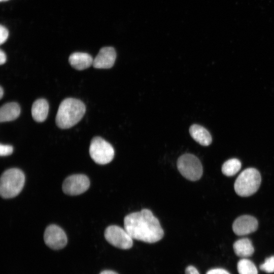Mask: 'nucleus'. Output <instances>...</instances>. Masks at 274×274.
Here are the masks:
<instances>
[{
	"mask_svg": "<svg viewBox=\"0 0 274 274\" xmlns=\"http://www.w3.org/2000/svg\"><path fill=\"white\" fill-rule=\"evenodd\" d=\"M90 181L86 175L75 174L68 176L63 181L62 190L69 195H78L88 190Z\"/></svg>",
	"mask_w": 274,
	"mask_h": 274,
	"instance_id": "obj_8",
	"label": "nucleus"
},
{
	"mask_svg": "<svg viewBox=\"0 0 274 274\" xmlns=\"http://www.w3.org/2000/svg\"><path fill=\"white\" fill-rule=\"evenodd\" d=\"M185 274H199V273L195 267L189 265L185 269Z\"/></svg>",
	"mask_w": 274,
	"mask_h": 274,
	"instance_id": "obj_23",
	"label": "nucleus"
},
{
	"mask_svg": "<svg viewBox=\"0 0 274 274\" xmlns=\"http://www.w3.org/2000/svg\"><path fill=\"white\" fill-rule=\"evenodd\" d=\"M20 114L19 105L15 102H8L0 109V122L13 121L17 119Z\"/></svg>",
	"mask_w": 274,
	"mask_h": 274,
	"instance_id": "obj_14",
	"label": "nucleus"
},
{
	"mask_svg": "<svg viewBox=\"0 0 274 274\" xmlns=\"http://www.w3.org/2000/svg\"><path fill=\"white\" fill-rule=\"evenodd\" d=\"M261 181L258 170L254 168H246L241 172L235 181V192L242 197L252 195L259 189Z\"/></svg>",
	"mask_w": 274,
	"mask_h": 274,
	"instance_id": "obj_4",
	"label": "nucleus"
},
{
	"mask_svg": "<svg viewBox=\"0 0 274 274\" xmlns=\"http://www.w3.org/2000/svg\"><path fill=\"white\" fill-rule=\"evenodd\" d=\"M177 166L180 174L186 179L195 181L200 179L203 173L201 163L195 155L186 153L178 159Z\"/></svg>",
	"mask_w": 274,
	"mask_h": 274,
	"instance_id": "obj_5",
	"label": "nucleus"
},
{
	"mask_svg": "<svg viewBox=\"0 0 274 274\" xmlns=\"http://www.w3.org/2000/svg\"><path fill=\"white\" fill-rule=\"evenodd\" d=\"M6 57L7 56L5 53L2 49H1L0 50V64L1 65H2L6 62V59H7Z\"/></svg>",
	"mask_w": 274,
	"mask_h": 274,
	"instance_id": "obj_24",
	"label": "nucleus"
},
{
	"mask_svg": "<svg viewBox=\"0 0 274 274\" xmlns=\"http://www.w3.org/2000/svg\"><path fill=\"white\" fill-rule=\"evenodd\" d=\"M189 132L191 137L202 146H207L212 143V139L210 133L201 125H192L189 128Z\"/></svg>",
	"mask_w": 274,
	"mask_h": 274,
	"instance_id": "obj_13",
	"label": "nucleus"
},
{
	"mask_svg": "<svg viewBox=\"0 0 274 274\" xmlns=\"http://www.w3.org/2000/svg\"><path fill=\"white\" fill-rule=\"evenodd\" d=\"M100 274H118L116 272L112 270H106L102 271Z\"/></svg>",
	"mask_w": 274,
	"mask_h": 274,
	"instance_id": "obj_25",
	"label": "nucleus"
},
{
	"mask_svg": "<svg viewBox=\"0 0 274 274\" xmlns=\"http://www.w3.org/2000/svg\"><path fill=\"white\" fill-rule=\"evenodd\" d=\"M258 226L257 219L250 215L237 218L233 223L232 229L237 235H245L255 231Z\"/></svg>",
	"mask_w": 274,
	"mask_h": 274,
	"instance_id": "obj_10",
	"label": "nucleus"
},
{
	"mask_svg": "<svg viewBox=\"0 0 274 274\" xmlns=\"http://www.w3.org/2000/svg\"><path fill=\"white\" fill-rule=\"evenodd\" d=\"M45 244L53 250L64 248L67 242V238L64 230L59 226L51 224L45 229L44 234Z\"/></svg>",
	"mask_w": 274,
	"mask_h": 274,
	"instance_id": "obj_9",
	"label": "nucleus"
},
{
	"mask_svg": "<svg viewBox=\"0 0 274 274\" xmlns=\"http://www.w3.org/2000/svg\"><path fill=\"white\" fill-rule=\"evenodd\" d=\"M206 274H230L227 270L223 268H214L208 271Z\"/></svg>",
	"mask_w": 274,
	"mask_h": 274,
	"instance_id": "obj_22",
	"label": "nucleus"
},
{
	"mask_svg": "<svg viewBox=\"0 0 274 274\" xmlns=\"http://www.w3.org/2000/svg\"><path fill=\"white\" fill-rule=\"evenodd\" d=\"M124 227L133 239L146 243H156L164 235L158 219L148 209L126 215Z\"/></svg>",
	"mask_w": 274,
	"mask_h": 274,
	"instance_id": "obj_1",
	"label": "nucleus"
},
{
	"mask_svg": "<svg viewBox=\"0 0 274 274\" xmlns=\"http://www.w3.org/2000/svg\"><path fill=\"white\" fill-rule=\"evenodd\" d=\"M13 152V148L9 145H0V155L1 156H6L11 155Z\"/></svg>",
	"mask_w": 274,
	"mask_h": 274,
	"instance_id": "obj_20",
	"label": "nucleus"
},
{
	"mask_svg": "<svg viewBox=\"0 0 274 274\" xmlns=\"http://www.w3.org/2000/svg\"><path fill=\"white\" fill-rule=\"evenodd\" d=\"M86 112L85 104L80 100L67 98L59 105L55 118L57 126L61 129L70 128L78 123Z\"/></svg>",
	"mask_w": 274,
	"mask_h": 274,
	"instance_id": "obj_2",
	"label": "nucleus"
},
{
	"mask_svg": "<svg viewBox=\"0 0 274 274\" xmlns=\"http://www.w3.org/2000/svg\"><path fill=\"white\" fill-rule=\"evenodd\" d=\"M4 95V90L2 86L0 87V98L1 99L3 97Z\"/></svg>",
	"mask_w": 274,
	"mask_h": 274,
	"instance_id": "obj_26",
	"label": "nucleus"
},
{
	"mask_svg": "<svg viewBox=\"0 0 274 274\" xmlns=\"http://www.w3.org/2000/svg\"><path fill=\"white\" fill-rule=\"evenodd\" d=\"M260 269L267 273L274 272V256L266 258L264 262L260 265Z\"/></svg>",
	"mask_w": 274,
	"mask_h": 274,
	"instance_id": "obj_19",
	"label": "nucleus"
},
{
	"mask_svg": "<svg viewBox=\"0 0 274 274\" xmlns=\"http://www.w3.org/2000/svg\"><path fill=\"white\" fill-rule=\"evenodd\" d=\"M116 58V52L112 47L101 48L93 59V66L96 68H109L112 67Z\"/></svg>",
	"mask_w": 274,
	"mask_h": 274,
	"instance_id": "obj_11",
	"label": "nucleus"
},
{
	"mask_svg": "<svg viewBox=\"0 0 274 274\" xmlns=\"http://www.w3.org/2000/svg\"><path fill=\"white\" fill-rule=\"evenodd\" d=\"M31 115L37 122L44 121L48 116L49 105L47 101L44 98H40L35 101L31 107Z\"/></svg>",
	"mask_w": 274,
	"mask_h": 274,
	"instance_id": "obj_15",
	"label": "nucleus"
},
{
	"mask_svg": "<svg viewBox=\"0 0 274 274\" xmlns=\"http://www.w3.org/2000/svg\"><path fill=\"white\" fill-rule=\"evenodd\" d=\"M113 146L101 137H94L90 144L89 154L92 160L98 164L110 163L114 157Z\"/></svg>",
	"mask_w": 274,
	"mask_h": 274,
	"instance_id": "obj_6",
	"label": "nucleus"
},
{
	"mask_svg": "<svg viewBox=\"0 0 274 274\" xmlns=\"http://www.w3.org/2000/svg\"><path fill=\"white\" fill-rule=\"evenodd\" d=\"M104 235L107 242L116 248L126 250L132 247L133 238L124 228L110 225L106 229Z\"/></svg>",
	"mask_w": 274,
	"mask_h": 274,
	"instance_id": "obj_7",
	"label": "nucleus"
},
{
	"mask_svg": "<svg viewBox=\"0 0 274 274\" xmlns=\"http://www.w3.org/2000/svg\"><path fill=\"white\" fill-rule=\"evenodd\" d=\"M1 2H4V1H8V0H0Z\"/></svg>",
	"mask_w": 274,
	"mask_h": 274,
	"instance_id": "obj_27",
	"label": "nucleus"
},
{
	"mask_svg": "<svg viewBox=\"0 0 274 274\" xmlns=\"http://www.w3.org/2000/svg\"><path fill=\"white\" fill-rule=\"evenodd\" d=\"M25 176L17 168L5 171L1 177L0 194L4 198H11L18 195L23 188Z\"/></svg>",
	"mask_w": 274,
	"mask_h": 274,
	"instance_id": "obj_3",
	"label": "nucleus"
},
{
	"mask_svg": "<svg viewBox=\"0 0 274 274\" xmlns=\"http://www.w3.org/2000/svg\"><path fill=\"white\" fill-rule=\"evenodd\" d=\"M239 274H258L257 268L254 263L247 259H242L237 264Z\"/></svg>",
	"mask_w": 274,
	"mask_h": 274,
	"instance_id": "obj_18",
	"label": "nucleus"
},
{
	"mask_svg": "<svg viewBox=\"0 0 274 274\" xmlns=\"http://www.w3.org/2000/svg\"><path fill=\"white\" fill-rule=\"evenodd\" d=\"M242 164L236 158H232L226 161L222 166V172L226 176L235 175L241 169Z\"/></svg>",
	"mask_w": 274,
	"mask_h": 274,
	"instance_id": "obj_17",
	"label": "nucleus"
},
{
	"mask_svg": "<svg viewBox=\"0 0 274 274\" xmlns=\"http://www.w3.org/2000/svg\"><path fill=\"white\" fill-rule=\"evenodd\" d=\"M235 254L241 257L251 256L254 252V247L251 241L248 238L239 239L233 244Z\"/></svg>",
	"mask_w": 274,
	"mask_h": 274,
	"instance_id": "obj_16",
	"label": "nucleus"
},
{
	"mask_svg": "<svg viewBox=\"0 0 274 274\" xmlns=\"http://www.w3.org/2000/svg\"><path fill=\"white\" fill-rule=\"evenodd\" d=\"M68 61L71 66L77 70H83L93 64L92 56L84 52H75L70 55Z\"/></svg>",
	"mask_w": 274,
	"mask_h": 274,
	"instance_id": "obj_12",
	"label": "nucleus"
},
{
	"mask_svg": "<svg viewBox=\"0 0 274 274\" xmlns=\"http://www.w3.org/2000/svg\"><path fill=\"white\" fill-rule=\"evenodd\" d=\"M9 31L3 25L0 26V44L1 45L4 43L8 38Z\"/></svg>",
	"mask_w": 274,
	"mask_h": 274,
	"instance_id": "obj_21",
	"label": "nucleus"
}]
</instances>
